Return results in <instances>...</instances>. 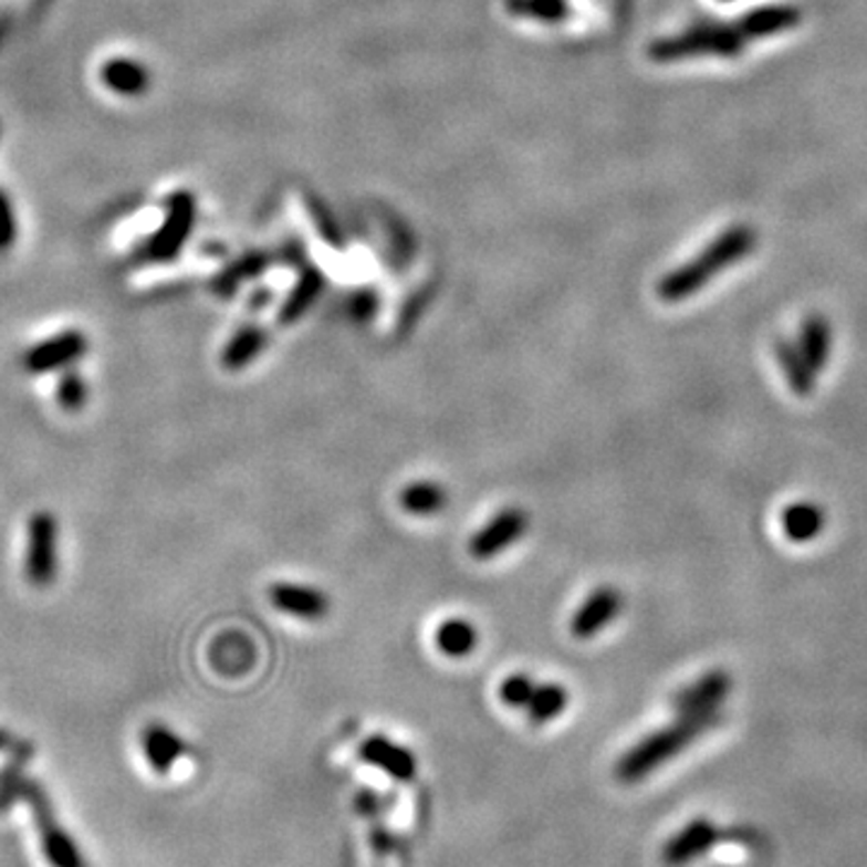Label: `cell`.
Returning <instances> with one entry per match:
<instances>
[{"label": "cell", "instance_id": "6da1fadb", "mask_svg": "<svg viewBox=\"0 0 867 867\" xmlns=\"http://www.w3.org/2000/svg\"><path fill=\"white\" fill-rule=\"evenodd\" d=\"M721 715H723L721 709L689 713V715H680L675 723L666 728L654 730V733L646 735L641 742H636L634 748H629L625 754H621V759L615 764V776L621 783L644 781L646 776L654 774L656 769H660L682 750H687L689 744L699 740L707 730L721 723Z\"/></svg>", "mask_w": 867, "mask_h": 867}, {"label": "cell", "instance_id": "7a4b0ae2", "mask_svg": "<svg viewBox=\"0 0 867 867\" xmlns=\"http://www.w3.org/2000/svg\"><path fill=\"white\" fill-rule=\"evenodd\" d=\"M756 243V234L748 227H735L703 251L697 261L675 270L660 282V296L668 302H680L699 292L723 268L742 261Z\"/></svg>", "mask_w": 867, "mask_h": 867}, {"label": "cell", "instance_id": "3957f363", "mask_svg": "<svg viewBox=\"0 0 867 867\" xmlns=\"http://www.w3.org/2000/svg\"><path fill=\"white\" fill-rule=\"evenodd\" d=\"M59 574V523L49 511H36L27 525L24 576L36 588H46Z\"/></svg>", "mask_w": 867, "mask_h": 867}, {"label": "cell", "instance_id": "277c9868", "mask_svg": "<svg viewBox=\"0 0 867 867\" xmlns=\"http://www.w3.org/2000/svg\"><path fill=\"white\" fill-rule=\"evenodd\" d=\"M87 337L80 331H65L32 345L24 352L22 364L30 374H51L65 372L85 357Z\"/></svg>", "mask_w": 867, "mask_h": 867}, {"label": "cell", "instance_id": "5b68a950", "mask_svg": "<svg viewBox=\"0 0 867 867\" xmlns=\"http://www.w3.org/2000/svg\"><path fill=\"white\" fill-rule=\"evenodd\" d=\"M527 531V513L521 509L499 511L492 521L482 525L480 531L470 537V554L476 560H492L497 554L509 550L511 545L525 535Z\"/></svg>", "mask_w": 867, "mask_h": 867}, {"label": "cell", "instance_id": "8992f818", "mask_svg": "<svg viewBox=\"0 0 867 867\" xmlns=\"http://www.w3.org/2000/svg\"><path fill=\"white\" fill-rule=\"evenodd\" d=\"M625 595L613 586L595 588L572 617V634L576 639H593L621 615Z\"/></svg>", "mask_w": 867, "mask_h": 867}, {"label": "cell", "instance_id": "52a82bcc", "mask_svg": "<svg viewBox=\"0 0 867 867\" xmlns=\"http://www.w3.org/2000/svg\"><path fill=\"white\" fill-rule=\"evenodd\" d=\"M730 687H733V680H730L725 670H709L703 672L697 682L682 687L680 692L672 697V709L680 715L718 711L730 694Z\"/></svg>", "mask_w": 867, "mask_h": 867}, {"label": "cell", "instance_id": "ba28073f", "mask_svg": "<svg viewBox=\"0 0 867 867\" xmlns=\"http://www.w3.org/2000/svg\"><path fill=\"white\" fill-rule=\"evenodd\" d=\"M718 838H721V832H718V826L709 819H692L687 822L680 832H677L670 842L662 848V860L670 867H682L692 860H699L701 856H707V853L715 846Z\"/></svg>", "mask_w": 867, "mask_h": 867}, {"label": "cell", "instance_id": "9c48e42d", "mask_svg": "<svg viewBox=\"0 0 867 867\" xmlns=\"http://www.w3.org/2000/svg\"><path fill=\"white\" fill-rule=\"evenodd\" d=\"M359 756L362 762H367L376 769H382L384 774H388L390 779L408 783L415 779L417 774V759L415 754L403 748V744L393 742L384 735H372L359 744Z\"/></svg>", "mask_w": 867, "mask_h": 867}, {"label": "cell", "instance_id": "30bf717a", "mask_svg": "<svg viewBox=\"0 0 867 867\" xmlns=\"http://www.w3.org/2000/svg\"><path fill=\"white\" fill-rule=\"evenodd\" d=\"M270 603L284 615H294L309 621H318L331 609V600L325 598V593L314 586L300 584H275L270 588Z\"/></svg>", "mask_w": 867, "mask_h": 867}, {"label": "cell", "instance_id": "8fae6325", "mask_svg": "<svg viewBox=\"0 0 867 867\" xmlns=\"http://www.w3.org/2000/svg\"><path fill=\"white\" fill-rule=\"evenodd\" d=\"M143 752L153 771H157V774H167V771L184 756L186 748L181 738L171 733L167 725L150 723L143 730Z\"/></svg>", "mask_w": 867, "mask_h": 867}, {"label": "cell", "instance_id": "7c38bea8", "mask_svg": "<svg viewBox=\"0 0 867 867\" xmlns=\"http://www.w3.org/2000/svg\"><path fill=\"white\" fill-rule=\"evenodd\" d=\"M34 807H36V815H39V826H42V844H44V853H46L49 863L53 867H85L75 844L61 832V826L51 819V815L42 803V795H39V801H36V791H34Z\"/></svg>", "mask_w": 867, "mask_h": 867}, {"label": "cell", "instance_id": "4fadbf2b", "mask_svg": "<svg viewBox=\"0 0 867 867\" xmlns=\"http://www.w3.org/2000/svg\"><path fill=\"white\" fill-rule=\"evenodd\" d=\"M797 349L803 352V357L817 374L826 367V362L832 359V345H834V333L832 323L824 316H809L803 321L801 333H797Z\"/></svg>", "mask_w": 867, "mask_h": 867}, {"label": "cell", "instance_id": "5bb4252c", "mask_svg": "<svg viewBox=\"0 0 867 867\" xmlns=\"http://www.w3.org/2000/svg\"><path fill=\"white\" fill-rule=\"evenodd\" d=\"M826 525V516L822 506L812 501H797V504L785 506L781 513V527L791 542H812Z\"/></svg>", "mask_w": 867, "mask_h": 867}, {"label": "cell", "instance_id": "9a60e30c", "mask_svg": "<svg viewBox=\"0 0 867 867\" xmlns=\"http://www.w3.org/2000/svg\"><path fill=\"white\" fill-rule=\"evenodd\" d=\"M776 359L779 367L788 382V388L795 396H812L817 386V372L809 367L807 359L803 357V352L797 349L795 343L791 341H776Z\"/></svg>", "mask_w": 867, "mask_h": 867}, {"label": "cell", "instance_id": "2e32d148", "mask_svg": "<svg viewBox=\"0 0 867 867\" xmlns=\"http://www.w3.org/2000/svg\"><path fill=\"white\" fill-rule=\"evenodd\" d=\"M268 343L265 333L259 325H243V328L227 343L222 352V367L227 372H241L247 369L249 364L261 355L263 347Z\"/></svg>", "mask_w": 867, "mask_h": 867}, {"label": "cell", "instance_id": "e0dca14e", "mask_svg": "<svg viewBox=\"0 0 867 867\" xmlns=\"http://www.w3.org/2000/svg\"><path fill=\"white\" fill-rule=\"evenodd\" d=\"M188 222H191V212H188V210L171 212L169 220L165 222V227L159 229V234L153 237V241L147 243V249H145L147 259H150V261H169V259H174V255L179 253L184 239H186Z\"/></svg>", "mask_w": 867, "mask_h": 867}, {"label": "cell", "instance_id": "ac0fdd59", "mask_svg": "<svg viewBox=\"0 0 867 867\" xmlns=\"http://www.w3.org/2000/svg\"><path fill=\"white\" fill-rule=\"evenodd\" d=\"M437 646L449 658H466L478 646V629L468 619H446L437 629Z\"/></svg>", "mask_w": 867, "mask_h": 867}, {"label": "cell", "instance_id": "d6986e66", "mask_svg": "<svg viewBox=\"0 0 867 867\" xmlns=\"http://www.w3.org/2000/svg\"><path fill=\"white\" fill-rule=\"evenodd\" d=\"M797 22H801V12H797V8L774 6V8L756 10L754 15L748 18V22H742V32L748 36H769V34L793 30Z\"/></svg>", "mask_w": 867, "mask_h": 867}, {"label": "cell", "instance_id": "ffe728a7", "mask_svg": "<svg viewBox=\"0 0 867 867\" xmlns=\"http://www.w3.org/2000/svg\"><path fill=\"white\" fill-rule=\"evenodd\" d=\"M446 499H449V494H446L443 487L425 480L405 487L400 492V506L408 513H415V516H431V513L446 506Z\"/></svg>", "mask_w": 867, "mask_h": 867}, {"label": "cell", "instance_id": "44dd1931", "mask_svg": "<svg viewBox=\"0 0 867 867\" xmlns=\"http://www.w3.org/2000/svg\"><path fill=\"white\" fill-rule=\"evenodd\" d=\"M102 80L108 90L118 94H140L147 83V71L140 63H133L126 59H116L102 67Z\"/></svg>", "mask_w": 867, "mask_h": 867}, {"label": "cell", "instance_id": "7402d4cb", "mask_svg": "<svg viewBox=\"0 0 867 867\" xmlns=\"http://www.w3.org/2000/svg\"><path fill=\"white\" fill-rule=\"evenodd\" d=\"M566 703H568L566 687L547 682V685H540V687L535 685V692H533L531 701H527L525 709H527V715H531V721L542 725V723L554 721V718H560L566 709Z\"/></svg>", "mask_w": 867, "mask_h": 867}, {"label": "cell", "instance_id": "603a6c76", "mask_svg": "<svg viewBox=\"0 0 867 867\" xmlns=\"http://www.w3.org/2000/svg\"><path fill=\"white\" fill-rule=\"evenodd\" d=\"M56 400L65 412H77L85 408L87 403V384L83 374H77L73 369H65L59 378L56 386Z\"/></svg>", "mask_w": 867, "mask_h": 867}, {"label": "cell", "instance_id": "cb8c5ba5", "mask_svg": "<svg viewBox=\"0 0 867 867\" xmlns=\"http://www.w3.org/2000/svg\"><path fill=\"white\" fill-rule=\"evenodd\" d=\"M533 692H535V682L531 680V677L523 675V672H516V675H509L506 680L501 682L499 699L511 709H525Z\"/></svg>", "mask_w": 867, "mask_h": 867}, {"label": "cell", "instance_id": "d4e9b609", "mask_svg": "<svg viewBox=\"0 0 867 867\" xmlns=\"http://www.w3.org/2000/svg\"><path fill=\"white\" fill-rule=\"evenodd\" d=\"M12 239H15V222H12L8 200L0 196V249H8Z\"/></svg>", "mask_w": 867, "mask_h": 867}, {"label": "cell", "instance_id": "484cf974", "mask_svg": "<svg viewBox=\"0 0 867 867\" xmlns=\"http://www.w3.org/2000/svg\"><path fill=\"white\" fill-rule=\"evenodd\" d=\"M357 805L362 807L364 815H367V812H376L378 809V797L372 791H362L359 797H357Z\"/></svg>", "mask_w": 867, "mask_h": 867}, {"label": "cell", "instance_id": "4316f807", "mask_svg": "<svg viewBox=\"0 0 867 867\" xmlns=\"http://www.w3.org/2000/svg\"><path fill=\"white\" fill-rule=\"evenodd\" d=\"M10 744V735L6 733V730H0V750H6Z\"/></svg>", "mask_w": 867, "mask_h": 867}]
</instances>
